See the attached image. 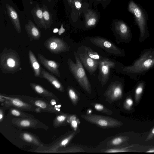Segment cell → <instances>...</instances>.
Here are the masks:
<instances>
[{
    "mask_svg": "<svg viewBox=\"0 0 154 154\" xmlns=\"http://www.w3.org/2000/svg\"><path fill=\"white\" fill-rule=\"evenodd\" d=\"M153 67L154 49H149L143 51L139 57L131 65L123 67L122 71L131 74L135 79Z\"/></svg>",
    "mask_w": 154,
    "mask_h": 154,
    "instance_id": "obj_1",
    "label": "cell"
},
{
    "mask_svg": "<svg viewBox=\"0 0 154 154\" xmlns=\"http://www.w3.org/2000/svg\"><path fill=\"white\" fill-rule=\"evenodd\" d=\"M0 68L5 74H13L21 70L20 56L15 50L5 48L0 54Z\"/></svg>",
    "mask_w": 154,
    "mask_h": 154,
    "instance_id": "obj_2",
    "label": "cell"
},
{
    "mask_svg": "<svg viewBox=\"0 0 154 154\" xmlns=\"http://www.w3.org/2000/svg\"><path fill=\"white\" fill-rule=\"evenodd\" d=\"M74 56L76 63L70 58L67 60L69 69L81 87L88 93L91 94V85L78 55L75 51H74Z\"/></svg>",
    "mask_w": 154,
    "mask_h": 154,
    "instance_id": "obj_3",
    "label": "cell"
},
{
    "mask_svg": "<svg viewBox=\"0 0 154 154\" xmlns=\"http://www.w3.org/2000/svg\"><path fill=\"white\" fill-rule=\"evenodd\" d=\"M128 10L133 14L140 31L139 41L144 40L149 35L146 15L142 8L132 1L128 4Z\"/></svg>",
    "mask_w": 154,
    "mask_h": 154,
    "instance_id": "obj_4",
    "label": "cell"
},
{
    "mask_svg": "<svg viewBox=\"0 0 154 154\" xmlns=\"http://www.w3.org/2000/svg\"><path fill=\"white\" fill-rule=\"evenodd\" d=\"M71 22L74 24H82L83 13L89 6L88 0H66Z\"/></svg>",
    "mask_w": 154,
    "mask_h": 154,
    "instance_id": "obj_5",
    "label": "cell"
},
{
    "mask_svg": "<svg viewBox=\"0 0 154 154\" xmlns=\"http://www.w3.org/2000/svg\"><path fill=\"white\" fill-rule=\"evenodd\" d=\"M81 116L87 122L102 128H119L122 125L119 121L108 116L93 114H82Z\"/></svg>",
    "mask_w": 154,
    "mask_h": 154,
    "instance_id": "obj_6",
    "label": "cell"
},
{
    "mask_svg": "<svg viewBox=\"0 0 154 154\" xmlns=\"http://www.w3.org/2000/svg\"><path fill=\"white\" fill-rule=\"evenodd\" d=\"M45 48L51 53L59 54L69 50V46L63 39L56 36L50 37L45 42Z\"/></svg>",
    "mask_w": 154,
    "mask_h": 154,
    "instance_id": "obj_7",
    "label": "cell"
},
{
    "mask_svg": "<svg viewBox=\"0 0 154 154\" xmlns=\"http://www.w3.org/2000/svg\"><path fill=\"white\" fill-rule=\"evenodd\" d=\"M100 17V12L97 9L89 6L83 11V25L87 29L93 28L97 24Z\"/></svg>",
    "mask_w": 154,
    "mask_h": 154,
    "instance_id": "obj_8",
    "label": "cell"
},
{
    "mask_svg": "<svg viewBox=\"0 0 154 154\" xmlns=\"http://www.w3.org/2000/svg\"><path fill=\"white\" fill-rule=\"evenodd\" d=\"M123 94L122 85L118 81L112 82L109 86L104 94L106 100L109 103L119 100Z\"/></svg>",
    "mask_w": 154,
    "mask_h": 154,
    "instance_id": "obj_9",
    "label": "cell"
},
{
    "mask_svg": "<svg viewBox=\"0 0 154 154\" xmlns=\"http://www.w3.org/2000/svg\"><path fill=\"white\" fill-rule=\"evenodd\" d=\"M91 42L94 45L103 49L107 52L115 55L121 54L120 49L108 40L101 37L91 38Z\"/></svg>",
    "mask_w": 154,
    "mask_h": 154,
    "instance_id": "obj_10",
    "label": "cell"
},
{
    "mask_svg": "<svg viewBox=\"0 0 154 154\" xmlns=\"http://www.w3.org/2000/svg\"><path fill=\"white\" fill-rule=\"evenodd\" d=\"M115 65V63L108 59L105 58L99 60L98 66L100 73L99 79L103 85H106L108 82L110 69L114 67Z\"/></svg>",
    "mask_w": 154,
    "mask_h": 154,
    "instance_id": "obj_11",
    "label": "cell"
},
{
    "mask_svg": "<svg viewBox=\"0 0 154 154\" xmlns=\"http://www.w3.org/2000/svg\"><path fill=\"white\" fill-rule=\"evenodd\" d=\"M113 29L122 39L128 40L131 35L130 29L128 25L122 20L116 19L112 21Z\"/></svg>",
    "mask_w": 154,
    "mask_h": 154,
    "instance_id": "obj_12",
    "label": "cell"
},
{
    "mask_svg": "<svg viewBox=\"0 0 154 154\" xmlns=\"http://www.w3.org/2000/svg\"><path fill=\"white\" fill-rule=\"evenodd\" d=\"M38 59L41 63L51 73L60 77L59 69L60 64L56 61L50 60L46 58L42 54H37Z\"/></svg>",
    "mask_w": 154,
    "mask_h": 154,
    "instance_id": "obj_13",
    "label": "cell"
},
{
    "mask_svg": "<svg viewBox=\"0 0 154 154\" xmlns=\"http://www.w3.org/2000/svg\"><path fill=\"white\" fill-rule=\"evenodd\" d=\"M79 57L82 63L90 73H92L96 71L99 65V60L90 57L85 51L80 54Z\"/></svg>",
    "mask_w": 154,
    "mask_h": 154,
    "instance_id": "obj_14",
    "label": "cell"
},
{
    "mask_svg": "<svg viewBox=\"0 0 154 154\" xmlns=\"http://www.w3.org/2000/svg\"><path fill=\"white\" fill-rule=\"evenodd\" d=\"M25 28L30 41L38 40L41 36L40 30L31 20L25 26Z\"/></svg>",
    "mask_w": 154,
    "mask_h": 154,
    "instance_id": "obj_15",
    "label": "cell"
},
{
    "mask_svg": "<svg viewBox=\"0 0 154 154\" xmlns=\"http://www.w3.org/2000/svg\"><path fill=\"white\" fill-rule=\"evenodd\" d=\"M6 7L8 15L17 31L19 33L21 32L20 21L18 14L14 8L7 3Z\"/></svg>",
    "mask_w": 154,
    "mask_h": 154,
    "instance_id": "obj_16",
    "label": "cell"
},
{
    "mask_svg": "<svg viewBox=\"0 0 154 154\" xmlns=\"http://www.w3.org/2000/svg\"><path fill=\"white\" fill-rule=\"evenodd\" d=\"M31 12L34 21L37 26L46 29L47 28L44 20L42 8L37 5L32 9Z\"/></svg>",
    "mask_w": 154,
    "mask_h": 154,
    "instance_id": "obj_17",
    "label": "cell"
},
{
    "mask_svg": "<svg viewBox=\"0 0 154 154\" xmlns=\"http://www.w3.org/2000/svg\"><path fill=\"white\" fill-rule=\"evenodd\" d=\"M40 77L46 79L57 89L61 91L63 90V86L57 78L42 67Z\"/></svg>",
    "mask_w": 154,
    "mask_h": 154,
    "instance_id": "obj_18",
    "label": "cell"
},
{
    "mask_svg": "<svg viewBox=\"0 0 154 154\" xmlns=\"http://www.w3.org/2000/svg\"><path fill=\"white\" fill-rule=\"evenodd\" d=\"M29 59L35 77H40L41 67L32 51L30 50L28 52Z\"/></svg>",
    "mask_w": 154,
    "mask_h": 154,
    "instance_id": "obj_19",
    "label": "cell"
},
{
    "mask_svg": "<svg viewBox=\"0 0 154 154\" xmlns=\"http://www.w3.org/2000/svg\"><path fill=\"white\" fill-rule=\"evenodd\" d=\"M127 140V137L125 136L115 137L108 142L107 146L109 148L116 147L122 144Z\"/></svg>",
    "mask_w": 154,
    "mask_h": 154,
    "instance_id": "obj_20",
    "label": "cell"
},
{
    "mask_svg": "<svg viewBox=\"0 0 154 154\" xmlns=\"http://www.w3.org/2000/svg\"><path fill=\"white\" fill-rule=\"evenodd\" d=\"M43 18L47 28H49L53 23V20L51 13L47 7L43 5L42 8Z\"/></svg>",
    "mask_w": 154,
    "mask_h": 154,
    "instance_id": "obj_21",
    "label": "cell"
},
{
    "mask_svg": "<svg viewBox=\"0 0 154 154\" xmlns=\"http://www.w3.org/2000/svg\"><path fill=\"white\" fill-rule=\"evenodd\" d=\"M68 91L69 97L72 102L75 106H76L80 99L79 94L72 88H69Z\"/></svg>",
    "mask_w": 154,
    "mask_h": 154,
    "instance_id": "obj_22",
    "label": "cell"
},
{
    "mask_svg": "<svg viewBox=\"0 0 154 154\" xmlns=\"http://www.w3.org/2000/svg\"><path fill=\"white\" fill-rule=\"evenodd\" d=\"M112 0H88V2L90 7L96 8L99 4L105 9L110 4Z\"/></svg>",
    "mask_w": 154,
    "mask_h": 154,
    "instance_id": "obj_23",
    "label": "cell"
},
{
    "mask_svg": "<svg viewBox=\"0 0 154 154\" xmlns=\"http://www.w3.org/2000/svg\"><path fill=\"white\" fill-rule=\"evenodd\" d=\"M91 105H92L97 111L108 115H111L113 114V112L111 110L100 103H91Z\"/></svg>",
    "mask_w": 154,
    "mask_h": 154,
    "instance_id": "obj_24",
    "label": "cell"
},
{
    "mask_svg": "<svg viewBox=\"0 0 154 154\" xmlns=\"http://www.w3.org/2000/svg\"><path fill=\"white\" fill-rule=\"evenodd\" d=\"M69 122L73 131H76L79 129V126L80 122L76 115H72L69 116Z\"/></svg>",
    "mask_w": 154,
    "mask_h": 154,
    "instance_id": "obj_25",
    "label": "cell"
},
{
    "mask_svg": "<svg viewBox=\"0 0 154 154\" xmlns=\"http://www.w3.org/2000/svg\"><path fill=\"white\" fill-rule=\"evenodd\" d=\"M144 86V82H141L138 84L135 89V99L136 103H137L140 99L143 91Z\"/></svg>",
    "mask_w": 154,
    "mask_h": 154,
    "instance_id": "obj_26",
    "label": "cell"
},
{
    "mask_svg": "<svg viewBox=\"0 0 154 154\" xmlns=\"http://www.w3.org/2000/svg\"><path fill=\"white\" fill-rule=\"evenodd\" d=\"M130 146L124 148H112L106 149L103 151V152L107 153H115L119 152H128L134 151L130 149L129 148Z\"/></svg>",
    "mask_w": 154,
    "mask_h": 154,
    "instance_id": "obj_27",
    "label": "cell"
},
{
    "mask_svg": "<svg viewBox=\"0 0 154 154\" xmlns=\"http://www.w3.org/2000/svg\"><path fill=\"white\" fill-rule=\"evenodd\" d=\"M85 50L88 55L91 58L99 60L101 59H100V57L98 54L93 51L89 47H85Z\"/></svg>",
    "mask_w": 154,
    "mask_h": 154,
    "instance_id": "obj_28",
    "label": "cell"
},
{
    "mask_svg": "<svg viewBox=\"0 0 154 154\" xmlns=\"http://www.w3.org/2000/svg\"><path fill=\"white\" fill-rule=\"evenodd\" d=\"M133 104L132 99L130 97L127 98L124 103L123 106L127 110H130Z\"/></svg>",
    "mask_w": 154,
    "mask_h": 154,
    "instance_id": "obj_29",
    "label": "cell"
},
{
    "mask_svg": "<svg viewBox=\"0 0 154 154\" xmlns=\"http://www.w3.org/2000/svg\"><path fill=\"white\" fill-rule=\"evenodd\" d=\"M12 102L14 105L18 107H21L24 105V103L22 101L17 99H14Z\"/></svg>",
    "mask_w": 154,
    "mask_h": 154,
    "instance_id": "obj_30",
    "label": "cell"
},
{
    "mask_svg": "<svg viewBox=\"0 0 154 154\" xmlns=\"http://www.w3.org/2000/svg\"><path fill=\"white\" fill-rule=\"evenodd\" d=\"M35 103L36 106L43 109H45L46 107V103L41 100H37L35 101Z\"/></svg>",
    "mask_w": 154,
    "mask_h": 154,
    "instance_id": "obj_31",
    "label": "cell"
},
{
    "mask_svg": "<svg viewBox=\"0 0 154 154\" xmlns=\"http://www.w3.org/2000/svg\"><path fill=\"white\" fill-rule=\"evenodd\" d=\"M154 137V127L150 132L146 139V141H147Z\"/></svg>",
    "mask_w": 154,
    "mask_h": 154,
    "instance_id": "obj_32",
    "label": "cell"
},
{
    "mask_svg": "<svg viewBox=\"0 0 154 154\" xmlns=\"http://www.w3.org/2000/svg\"><path fill=\"white\" fill-rule=\"evenodd\" d=\"M67 117L65 115H62L58 116L57 118V120L60 122H63L66 120Z\"/></svg>",
    "mask_w": 154,
    "mask_h": 154,
    "instance_id": "obj_33",
    "label": "cell"
},
{
    "mask_svg": "<svg viewBox=\"0 0 154 154\" xmlns=\"http://www.w3.org/2000/svg\"><path fill=\"white\" fill-rule=\"evenodd\" d=\"M23 137L24 139L30 142L32 141V137L28 134H24L23 135Z\"/></svg>",
    "mask_w": 154,
    "mask_h": 154,
    "instance_id": "obj_34",
    "label": "cell"
},
{
    "mask_svg": "<svg viewBox=\"0 0 154 154\" xmlns=\"http://www.w3.org/2000/svg\"><path fill=\"white\" fill-rule=\"evenodd\" d=\"M20 124L23 126L27 127L30 125V123L29 122L28 120H24L20 122Z\"/></svg>",
    "mask_w": 154,
    "mask_h": 154,
    "instance_id": "obj_35",
    "label": "cell"
},
{
    "mask_svg": "<svg viewBox=\"0 0 154 154\" xmlns=\"http://www.w3.org/2000/svg\"><path fill=\"white\" fill-rule=\"evenodd\" d=\"M11 113L13 115L16 116H19L20 115V112L17 110L15 109L12 110L11 111Z\"/></svg>",
    "mask_w": 154,
    "mask_h": 154,
    "instance_id": "obj_36",
    "label": "cell"
},
{
    "mask_svg": "<svg viewBox=\"0 0 154 154\" xmlns=\"http://www.w3.org/2000/svg\"><path fill=\"white\" fill-rule=\"evenodd\" d=\"M65 31V29L63 28V25H62L60 28L59 30V34L60 35L62 33H63Z\"/></svg>",
    "mask_w": 154,
    "mask_h": 154,
    "instance_id": "obj_37",
    "label": "cell"
},
{
    "mask_svg": "<svg viewBox=\"0 0 154 154\" xmlns=\"http://www.w3.org/2000/svg\"><path fill=\"white\" fill-rule=\"evenodd\" d=\"M51 103L52 105H54L56 104V102L54 100H52L51 102Z\"/></svg>",
    "mask_w": 154,
    "mask_h": 154,
    "instance_id": "obj_38",
    "label": "cell"
},
{
    "mask_svg": "<svg viewBox=\"0 0 154 154\" xmlns=\"http://www.w3.org/2000/svg\"><path fill=\"white\" fill-rule=\"evenodd\" d=\"M58 31H59V30L57 28H55L54 29L53 32L54 33H57V32H58Z\"/></svg>",
    "mask_w": 154,
    "mask_h": 154,
    "instance_id": "obj_39",
    "label": "cell"
},
{
    "mask_svg": "<svg viewBox=\"0 0 154 154\" xmlns=\"http://www.w3.org/2000/svg\"><path fill=\"white\" fill-rule=\"evenodd\" d=\"M154 152V150H150L146 152Z\"/></svg>",
    "mask_w": 154,
    "mask_h": 154,
    "instance_id": "obj_40",
    "label": "cell"
},
{
    "mask_svg": "<svg viewBox=\"0 0 154 154\" xmlns=\"http://www.w3.org/2000/svg\"><path fill=\"white\" fill-rule=\"evenodd\" d=\"M3 117L2 115V114L1 113L0 114V119L1 120Z\"/></svg>",
    "mask_w": 154,
    "mask_h": 154,
    "instance_id": "obj_41",
    "label": "cell"
},
{
    "mask_svg": "<svg viewBox=\"0 0 154 154\" xmlns=\"http://www.w3.org/2000/svg\"><path fill=\"white\" fill-rule=\"evenodd\" d=\"M56 109L57 110H58V111H60V109H57V108H56Z\"/></svg>",
    "mask_w": 154,
    "mask_h": 154,
    "instance_id": "obj_42",
    "label": "cell"
},
{
    "mask_svg": "<svg viewBox=\"0 0 154 154\" xmlns=\"http://www.w3.org/2000/svg\"><path fill=\"white\" fill-rule=\"evenodd\" d=\"M57 106V107L59 108V107H60L61 106L60 105H58Z\"/></svg>",
    "mask_w": 154,
    "mask_h": 154,
    "instance_id": "obj_43",
    "label": "cell"
},
{
    "mask_svg": "<svg viewBox=\"0 0 154 154\" xmlns=\"http://www.w3.org/2000/svg\"><path fill=\"white\" fill-rule=\"evenodd\" d=\"M48 1L50 2L51 1V0H47Z\"/></svg>",
    "mask_w": 154,
    "mask_h": 154,
    "instance_id": "obj_44",
    "label": "cell"
}]
</instances>
